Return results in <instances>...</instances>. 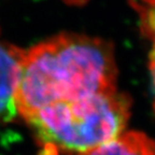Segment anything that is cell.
I'll list each match as a JSON object with an SVG mask.
<instances>
[{"instance_id":"cell-1","label":"cell","mask_w":155,"mask_h":155,"mask_svg":"<svg viewBox=\"0 0 155 155\" xmlns=\"http://www.w3.org/2000/svg\"><path fill=\"white\" fill-rule=\"evenodd\" d=\"M116 66L109 42L61 34L25 51L15 107L23 119L41 108L116 90Z\"/></svg>"},{"instance_id":"cell-2","label":"cell","mask_w":155,"mask_h":155,"mask_svg":"<svg viewBox=\"0 0 155 155\" xmlns=\"http://www.w3.org/2000/svg\"><path fill=\"white\" fill-rule=\"evenodd\" d=\"M130 99L116 90L41 108L25 121L41 145L39 155H80L123 133Z\"/></svg>"},{"instance_id":"cell-3","label":"cell","mask_w":155,"mask_h":155,"mask_svg":"<svg viewBox=\"0 0 155 155\" xmlns=\"http://www.w3.org/2000/svg\"><path fill=\"white\" fill-rule=\"evenodd\" d=\"M25 51L9 43H0V122L16 115L15 93Z\"/></svg>"},{"instance_id":"cell-4","label":"cell","mask_w":155,"mask_h":155,"mask_svg":"<svg viewBox=\"0 0 155 155\" xmlns=\"http://www.w3.org/2000/svg\"><path fill=\"white\" fill-rule=\"evenodd\" d=\"M80 155H155V141L142 133L129 131Z\"/></svg>"},{"instance_id":"cell-5","label":"cell","mask_w":155,"mask_h":155,"mask_svg":"<svg viewBox=\"0 0 155 155\" xmlns=\"http://www.w3.org/2000/svg\"><path fill=\"white\" fill-rule=\"evenodd\" d=\"M130 3L140 17V28L152 42L150 53V70L155 87V0H130Z\"/></svg>"},{"instance_id":"cell-6","label":"cell","mask_w":155,"mask_h":155,"mask_svg":"<svg viewBox=\"0 0 155 155\" xmlns=\"http://www.w3.org/2000/svg\"><path fill=\"white\" fill-rule=\"evenodd\" d=\"M65 2H67L68 5H82L88 1V0H64Z\"/></svg>"}]
</instances>
